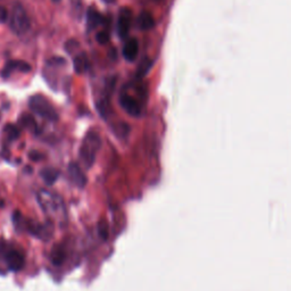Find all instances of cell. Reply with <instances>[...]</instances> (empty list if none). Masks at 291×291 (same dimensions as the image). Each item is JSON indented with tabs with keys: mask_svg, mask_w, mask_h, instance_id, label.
Returning <instances> with one entry per match:
<instances>
[{
	"mask_svg": "<svg viewBox=\"0 0 291 291\" xmlns=\"http://www.w3.org/2000/svg\"><path fill=\"white\" fill-rule=\"evenodd\" d=\"M41 210L49 219L59 224H64L67 220V211L63 198L59 195L49 190H40L36 195Z\"/></svg>",
	"mask_w": 291,
	"mask_h": 291,
	"instance_id": "obj_1",
	"label": "cell"
},
{
	"mask_svg": "<svg viewBox=\"0 0 291 291\" xmlns=\"http://www.w3.org/2000/svg\"><path fill=\"white\" fill-rule=\"evenodd\" d=\"M101 147V139L98 136L96 132L93 131H89V132L85 134V137L83 139V141L81 143L79 156L80 159L83 165L90 169L93 165V163L96 161V156L98 150L100 149Z\"/></svg>",
	"mask_w": 291,
	"mask_h": 291,
	"instance_id": "obj_2",
	"label": "cell"
},
{
	"mask_svg": "<svg viewBox=\"0 0 291 291\" xmlns=\"http://www.w3.org/2000/svg\"><path fill=\"white\" fill-rule=\"evenodd\" d=\"M28 107L36 115L44 118V120L56 122L58 120V114L51 102L42 95H34L28 100Z\"/></svg>",
	"mask_w": 291,
	"mask_h": 291,
	"instance_id": "obj_3",
	"label": "cell"
},
{
	"mask_svg": "<svg viewBox=\"0 0 291 291\" xmlns=\"http://www.w3.org/2000/svg\"><path fill=\"white\" fill-rule=\"evenodd\" d=\"M9 26L10 30L14 32L15 34L22 35L25 34L26 32L30 30L31 22L30 17L24 9V7L19 3H16L11 8V11L9 14Z\"/></svg>",
	"mask_w": 291,
	"mask_h": 291,
	"instance_id": "obj_4",
	"label": "cell"
},
{
	"mask_svg": "<svg viewBox=\"0 0 291 291\" xmlns=\"http://www.w3.org/2000/svg\"><path fill=\"white\" fill-rule=\"evenodd\" d=\"M131 25H132V10L128 7H122L117 17V34L125 40L128 38Z\"/></svg>",
	"mask_w": 291,
	"mask_h": 291,
	"instance_id": "obj_5",
	"label": "cell"
},
{
	"mask_svg": "<svg viewBox=\"0 0 291 291\" xmlns=\"http://www.w3.org/2000/svg\"><path fill=\"white\" fill-rule=\"evenodd\" d=\"M121 107L125 110L129 115L139 117L142 113V105L137 98L131 96L129 92H123L120 97Z\"/></svg>",
	"mask_w": 291,
	"mask_h": 291,
	"instance_id": "obj_6",
	"label": "cell"
},
{
	"mask_svg": "<svg viewBox=\"0 0 291 291\" xmlns=\"http://www.w3.org/2000/svg\"><path fill=\"white\" fill-rule=\"evenodd\" d=\"M3 260L6 261L7 266L9 268V270L14 272L20 271L24 266V257L22 255V253L16 251V249L8 248L5 256H3Z\"/></svg>",
	"mask_w": 291,
	"mask_h": 291,
	"instance_id": "obj_7",
	"label": "cell"
},
{
	"mask_svg": "<svg viewBox=\"0 0 291 291\" xmlns=\"http://www.w3.org/2000/svg\"><path fill=\"white\" fill-rule=\"evenodd\" d=\"M68 176L71 181L75 184L76 187L83 188L87 184V176L82 171L81 166L77 163H69L68 165Z\"/></svg>",
	"mask_w": 291,
	"mask_h": 291,
	"instance_id": "obj_8",
	"label": "cell"
},
{
	"mask_svg": "<svg viewBox=\"0 0 291 291\" xmlns=\"http://www.w3.org/2000/svg\"><path fill=\"white\" fill-rule=\"evenodd\" d=\"M139 52V42L136 38H130L123 46L122 54L125 60L134 61Z\"/></svg>",
	"mask_w": 291,
	"mask_h": 291,
	"instance_id": "obj_9",
	"label": "cell"
},
{
	"mask_svg": "<svg viewBox=\"0 0 291 291\" xmlns=\"http://www.w3.org/2000/svg\"><path fill=\"white\" fill-rule=\"evenodd\" d=\"M13 71H19V72H23V73H27V72L31 71V66H30V64H27L26 61H23V60L8 61L5 68H3L2 76H8Z\"/></svg>",
	"mask_w": 291,
	"mask_h": 291,
	"instance_id": "obj_10",
	"label": "cell"
},
{
	"mask_svg": "<svg viewBox=\"0 0 291 291\" xmlns=\"http://www.w3.org/2000/svg\"><path fill=\"white\" fill-rule=\"evenodd\" d=\"M102 23V16L96 8L90 7L87 11V30L92 31Z\"/></svg>",
	"mask_w": 291,
	"mask_h": 291,
	"instance_id": "obj_11",
	"label": "cell"
},
{
	"mask_svg": "<svg viewBox=\"0 0 291 291\" xmlns=\"http://www.w3.org/2000/svg\"><path fill=\"white\" fill-rule=\"evenodd\" d=\"M73 65H74V69L77 74H82V73L87 72L90 66L87 54L85 52H80L79 55H76L74 60H73Z\"/></svg>",
	"mask_w": 291,
	"mask_h": 291,
	"instance_id": "obj_12",
	"label": "cell"
},
{
	"mask_svg": "<svg viewBox=\"0 0 291 291\" xmlns=\"http://www.w3.org/2000/svg\"><path fill=\"white\" fill-rule=\"evenodd\" d=\"M155 25V20L153 15L149 11H141V14L138 17V26L142 31H147L153 28Z\"/></svg>",
	"mask_w": 291,
	"mask_h": 291,
	"instance_id": "obj_13",
	"label": "cell"
},
{
	"mask_svg": "<svg viewBox=\"0 0 291 291\" xmlns=\"http://www.w3.org/2000/svg\"><path fill=\"white\" fill-rule=\"evenodd\" d=\"M40 175L44 182L49 184V186H51V184H54L57 181V179H58L59 172L54 169V167H47V169H43L41 171Z\"/></svg>",
	"mask_w": 291,
	"mask_h": 291,
	"instance_id": "obj_14",
	"label": "cell"
},
{
	"mask_svg": "<svg viewBox=\"0 0 291 291\" xmlns=\"http://www.w3.org/2000/svg\"><path fill=\"white\" fill-rule=\"evenodd\" d=\"M18 123L20 124V126L32 131V132H35L36 128H38V126H36L34 117L30 115V114H23V115L19 117Z\"/></svg>",
	"mask_w": 291,
	"mask_h": 291,
	"instance_id": "obj_15",
	"label": "cell"
},
{
	"mask_svg": "<svg viewBox=\"0 0 291 291\" xmlns=\"http://www.w3.org/2000/svg\"><path fill=\"white\" fill-rule=\"evenodd\" d=\"M65 260V252L61 247H56L51 253V262L54 265H61Z\"/></svg>",
	"mask_w": 291,
	"mask_h": 291,
	"instance_id": "obj_16",
	"label": "cell"
},
{
	"mask_svg": "<svg viewBox=\"0 0 291 291\" xmlns=\"http://www.w3.org/2000/svg\"><path fill=\"white\" fill-rule=\"evenodd\" d=\"M3 131H5L7 138L9 139V140H11V141L16 140V139H17L19 137V134H20L19 129L14 124H7L5 126V129H3Z\"/></svg>",
	"mask_w": 291,
	"mask_h": 291,
	"instance_id": "obj_17",
	"label": "cell"
},
{
	"mask_svg": "<svg viewBox=\"0 0 291 291\" xmlns=\"http://www.w3.org/2000/svg\"><path fill=\"white\" fill-rule=\"evenodd\" d=\"M96 40L98 41V43H100V44H106L108 42V40H109V34H108V32L107 31H101L99 32L96 35Z\"/></svg>",
	"mask_w": 291,
	"mask_h": 291,
	"instance_id": "obj_18",
	"label": "cell"
},
{
	"mask_svg": "<svg viewBox=\"0 0 291 291\" xmlns=\"http://www.w3.org/2000/svg\"><path fill=\"white\" fill-rule=\"evenodd\" d=\"M7 249L8 247L6 246V243H3L2 240H0V257H2L5 256V254L7 252Z\"/></svg>",
	"mask_w": 291,
	"mask_h": 291,
	"instance_id": "obj_19",
	"label": "cell"
},
{
	"mask_svg": "<svg viewBox=\"0 0 291 291\" xmlns=\"http://www.w3.org/2000/svg\"><path fill=\"white\" fill-rule=\"evenodd\" d=\"M7 18H8L7 10L1 8V9H0V20H1V22H6Z\"/></svg>",
	"mask_w": 291,
	"mask_h": 291,
	"instance_id": "obj_20",
	"label": "cell"
},
{
	"mask_svg": "<svg viewBox=\"0 0 291 291\" xmlns=\"http://www.w3.org/2000/svg\"><path fill=\"white\" fill-rule=\"evenodd\" d=\"M102 1L106 2V3H113V2H115L116 0H102Z\"/></svg>",
	"mask_w": 291,
	"mask_h": 291,
	"instance_id": "obj_21",
	"label": "cell"
},
{
	"mask_svg": "<svg viewBox=\"0 0 291 291\" xmlns=\"http://www.w3.org/2000/svg\"><path fill=\"white\" fill-rule=\"evenodd\" d=\"M52 1H54V2H59L60 0H52Z\"/></svg>",
	"mask_w": 291,
	"mask_h": 291,
	"instance_id": "obj_22",
	"label": "cell"
},
{
	"mask_svg": "<svg viewBox=\"0 0 291 291\" xmlns=\"http://www.w3.org/2000/svg\"><path fill=\"white\" fill-rule=\"evenodd\" d=\"M155 1H162V0H155Z\"/></svg>",
	"mask_w": 291,
	"mask_h": 291,
	"instance_id": "obj_23",
	"label": "cell"
}]
</instances>
